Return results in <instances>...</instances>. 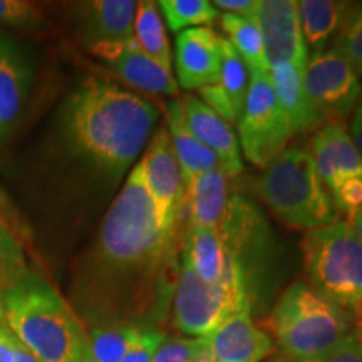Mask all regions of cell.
<instances>
[{
	"instance_id": "obj_1",
	"label": "cell",
	"mask_w": 362,
	"mask_h": 362,
	"mask_svg": "<svg viewBox=\"0 0 362 362\" xmlns=\"http://www.w3.org/2000/svg\"><path fill=\"white\" fill-rule=\"evenodd\" d=\"M180 262L178 232L161 226L136 163L76 260L72 297L96 325L131 324L173 298Z\"/></svg>"
},
{
	"instance_id": "obj_2",
	"label": "cell",
	"mask_w": 362,
	"mask_h": 362,
	"mask_svg": "<svg viewBox=\"0 0 362 362\" xmlns=\"http://www.w3.org/2000/svg\"><path fill=\"white\" fill-rule=\"evenodd\" d=\"M153 103L112 81L89 76L62 101L54 129V158L72 173L115 188L133 170L156 131Z\"/></svg>"
},
{
	"instance_id": "obj_3",
	"label": "cell",
	"mask_w": 362,
	"mask_h": 362,
	"mask_svg": "<svg viewBox=\"0 0 362 362\" xmlns=\"http://www.w3.org/2000/svg\"><path fill=\"white\" fill-rule=\"evenodd\" d=\"M0 309L17 341L39 362H81L84 325L37 267L0 291Z\"/></svg>"
},
{
	"instance_id": "obj_4",
	"label": "cell",
	"mask_w": 362,
	"mask_h": 362,
	"mask_svg": "<svg viewBox=\"0 0 362 362\" xmlns=\"http://www.w3.org/2000/svg\"><path fill=\"white\" fill-rule=\"evenodd\" d=\"M257 194L292 230H310L339 220L327 187L317 173L310 149L287 146L255 181Z\"/></svg>"
},
{
	"instance_id": "obj_5",
	"label": "cell",
	"mask_w": 362,
	"mask_h": 362,
	"mask_svg": "<svg viewBox=\"0 0 362 362\" xmlns=\"http://www.w3.org/2000/svg\"><path fill=\"white\" fill-rule=\"evenodd\" d=\"M272 332L287 362L317 359L351 332L347 310L320 296L309 284L296 282L275 304Z\"/></svg>"
},
{
	"instance_id": "obj_6",
	"label": "cell",
	"mask_w": 362,
	"mask_h": 362,
	"mask_svg": "<svg viewBox=\"0 0 362 362\" xmlns=\"http://www.w3.org/2000/svg\"><path fill=\"white\" fill-rule=\"evenodd\" d=\"M302 252L310 287L344 310L354 309L362 297V242L349 221L307 232Z\"/></svg>"
},
{
	"instance_id": "obj_7",
	"label": "cell",
	"mask_w": 362,
	"mask_h": 362,
	"mask_svg": "<svg viewBox=\"0 0 362 362\" xmlns=\"http://www.w3.org/2000/svg\"><path fill=\"white\" fill-rule=\"evenodd\" d=\"M171 302L175 327L188 337H206L245 302H250V297L243 280L203 282L192 267L181 260Z\"/></svg>"
},
{
	"instance_id": "obj_8",
	"label": "cell",
	"mask_w": 362,
	"mask_h": 362,
	"mask_svg": "<svg viewBox=\"0 0 362 362\" xmlns=\"http://www.w3.org/2000/svg\"><path fill=\"white\" fill-rule=\"evenodd\" d=\"M240 149L252 165L265 168L288 146L292 133L274 93L270 74L250 72V84L237 123Z\"/></svg>"
},
{
	"instance_id": "obj_9",
	"label": "cell",
	"mask_w": 362,
	"mask_h": 362,
	"mask_svg": "<svg viewBox=\"0 0 362 362\" xmlns=\"http://www.w3.org/2000/svg\"><path fill=\"white\" fill-rule=\"evenodd\" d=\"M305 93L317 126L344 123L362 96L361 79L337 49L310 54L304 72Z\"/></svg>"
},
{
	"instance_id": "obj_10",
	"label": "cell",
	"mask_w": 362,
	"mask_h": 362,
	"mask_svg": "<svg viewBox=\"0 0 362 362\" xmlns=\"http://www.w3.org/2000/svg\"><path fill=\"white\" fill-rule=\"evenodd\" d=\"M138 166L161 226L168 232H176L185 200V180L166 126L155 131L138 160Z\"/></svg>"
},
{
	"instance_id": "obj_11",
	"label": "cell",
	"mask_w": 362,
	"mask_h": 362,
	"mask_svg": "<svg viewBox=\"0 0 362 362\" xmlns=\"http://www.w3.org/2000/svg\"><path fill=\"white\" fill-rule=\"evenodd\" d=\"M88 51L129 88L155 96H178L180 86L173 78V72L158 66L133 39L126 42L90 45Z\"/></svg>"
},
{
	"instance_id": "obj_12",
	"label": "cell",
	"mask_w": 362,
	"mask_h": 362,
	"mask_svg": "<svg viewBox=\"0 0 362 362\" xmlns=\"http://www.w3.org/2000/svg\"><path fill=\"white\" fill-rule=\"evenodd\" d=\"M250 17L264 35L269 66L280 61L307 66L309 52L302 37L296 0H257L255 12Z\"/></svg>"
},
{
	"instance_id": "obj_13",
	"label": "cell",
	"mask_w": 362,
	"mask_h": 362,
	"mask_svg": "<svg viewBox=\"0 0 362 362\" xmlns=\"http://www.w3.org/2000/svg\"><path fill=\"white\" fill-rule=\"evenodd\" d=\"M203 341L211 362H262L274 351L272 337L253 322L250 302H245Z\"/></svg>"
},
{
	"instance_id": "obj_14",
	"label": "cell",
	"mask_w": 362,
	"mask_h": 362,
	"mask_svg": "<svg viewBox=\"0 0 362 362\" xmlns=\"http://www.w3.org/2000/svg\"><path fill=\"white\" fill-rule=\"evenodd\" d=\"M175 47L180 88L198 90L216 83L221 67V35L210 27H193L176 34Z\"/></svg>"
},
{
	"instance_id": "obj_15",
	"label": "cell",
	"mask_w": 362,
	"mask_h": 362,
	"mask_svg": "<svg viewBox=\"0 0 362 362\" xmlns=\"http://www.w3.org/2000/svg\"><path fill=\"white\" fill-rule=\"evenodd\" d=\"M180 259L192 267L203 282L223 284L243 280L247 284L240 265L226 250L218 228L185 226L180 242Z\"/></svg>"
},
{
	"instance_id": "obj_16",
	"label": "cell",
	"mask_w": 362,
	"mask_h": 362,
	"mask_svg": "<svg viewBox=\"0 0 362 362\" xmlns=\"http://www.w3.org/2000/svg\"><path fill=\"white\" fill-rule=\"evenodd\" d=\"M136 12L138 2L134 0H90L78 4L74 21L84 47L133 39Z\"/></svg>"
},
{
	"instance_id": "obj_17",
	"label": "cell",
	"mask_w": 362,
	"mask_h": 362,
	"mask_svg": "<svg viewBox=\"0 0 362 362\" xmlns=\"http://www.w3.org/2000/svg\"><path fill=\"white\" fill-rule=\"evenodd\" d=\"M181 106L189 131L203 146L216 155L226 176L235 178L242 173V149L232 126L197 96H185L181 99Z\"/></svg>"
},
{
	"instance_id": "obj_18",
	"label": "cell",
	"mask_w": 362,
	"mask_h": 362,
	"mask_svg": "<svg viewBox=\"0 0 362 362\" xmlns=\"http://www.w3.org/2000/svg\"><path fill=\"white\" fill-rule=\"evenodd\" d=\"M310 153L317 173L329 192L342 181L362 176V156L346 123L320 126L312 138Z\"/></svg>"
},
{
	"instance_id": "obj_19",
	"label": "cell",
	"mask_w": 362,
	"mask_h": 362,
	"mask_svg": "<svg viewBox=\"0 0 362 362\" xmlns=\"http://www.w3.org/2000/svg\"><path fill=\"white\" fill-rule=\"evenodd\" d=\"M30 78L33 71L24 51L0 30V146L22 116Z\"/></svg>"
},
{
	"instance_id": "obj_20",
	"label": "cell",
	"mask_w": 362,
	"mask_h": 362,
	"mask_svg": "<svg viewBox=\"0 0 362 362\" xmlns=\"http://www.w3.org/2000/svg\"><path fill=\"white\" fill-rule=\"evenodd\" d=\"M248 84H250V71L233 45L221 37L220 76L215 84L198 89V98L232 126L238 123L245 106Z\"/></svg>"
},
{
	"instance_id": "obj_21",
	"label": "cell",
	"mask_w": 362,
	"mask_h": 362,
	"mask_svg": "<svg viewBox=\"0 0 362 362\" xmlns=\"http://www.w3.org/2000/svg\"><path fill=\"white\" fill-rule=\"evenodd\" d=\"M305 66L291 61H280L270 66V81L274 93L282 107L292 136L317 131L319 126L312 115L304 83Z\"/></svg>"
},
{
	"instance_id": "obj_22",
	"label": "cell",
	"mask_w": 362,
	"mask_h": 362,
	"mask_svg": "<svg viewBox=\"0 0 362 362\" xmlns=\"http://www.w3.org/2000/svg\"><path fill=\"white\" fill-rule=\"evenodd\" d=\"M228 176L214 170L185 181V200L181 211H187V225L216 228L228 205Z\"/></svg>"
},
{
	"instance_id": "obj_23",
	"label": "cell",
	"mask_w": 362,
	"mask_h": 362,
	"mask_svg": "<svg viewBox=\"0 0 362 362\" xmlns=\"http://www.w3.org/2000/svg\"><path fill=\"white\" fill-rule=\"evenodd\" d=\"M354 4L339 0H300L297 2L302 37L307 52L315 54L336 42Z\"/></svg>"
},
{
	"instance_id": "obj_24",
	"label": "cell",
	"mask_w": 362,
	"mask_h": 362,
	"mask_svg": "<svg viewBox=\"0 0 362 362\" xmlns=\"http://www.w3.org/2000/svg\"><path fill=\"white\" fill-rule=\"evenodd\" d=\"M166 129L173 144L176 160L180 163L183 180L188 181L194 176L214 170H223L216 155L198 141L187 126L183 116V106L180 99L166 103Z\"/></svg>"
},
{
	"instance_id": "obj_25",
	"label": "cell",
	"mask_w": 362,
	"mask_h": 362,
	"mask_svg": "<svg viewBox=\"0 0 362 362\" xmlns=\"http://www.w3.org/2000/svg\"><path fill=\"white\" fill-rule=\"evenodd\" d=\"M133 40L141 51L163 69L173 72V54L166 35L165 22L156 2L141 0L136 12Z\"/></svg>"
},
{
	"instance_id": "obj_26",
	"label": "cell",
	"mask_w": 362,
	"mask_h": 362,
	"mask_svg": "<svg viewBox=\"0 0 362 362\" xmlns=\"http://www.w3.org/2000/svg\"><path fill=\"white\" fill-rule=\"evenodd\" d=\"M221 30L226 34V40L242 57L250 72H265L269 74L270 66L267 61L264 35L259 24L250 16H235V13H221Z\"/></svg>"
},
{
	"instance_id": "obj_27",
	"label": "cell",
	"mask_w": 362,
	"mask_h": 362,
	"mask_svg": "<svg viewBox=\"0 0 362 362\" xmlns=\"http://www.w3.org/2000/svg\"><path fill=\"white\" fill-rule=\"evenodd\" d=\"M146 324H106L86 330L81 362H121Z\"/></svg>"
},
{
	"instance_id": "obj_28",
	"label": "cell",
	"mask_w": 362,
	"mask_h": 362,
	"mask_svg": "<svg viewBox=\"0 0 362 362\" xmlns=\"http://www.w3.org/2000/svg\"><path fill=\"white\" fill-rule=\"evenodd\" d=\"M156 6L171 33L176 34L193 27H206L220 19V12L208 0H160Z\"/></svg>"
},
{
	"instance_id": "obj_29",
	"label": "cell",
	"mask_w": 362,
	"mask_h": 362,
	"mask_svg": "<svg viewBox=\"0 0 362 362\" xmlns=\"http://www.w3.org/2000/svg\"><path fill=\"white\" fill-rule=\"evenodd\" d=\"M29 267L24 247L0 208V291L19 279Z\"/></svg>"
},
{
	"instance_id": "obj_30",
	"label": "cell",
	"mask_w": 362,
	"mask_h": 362,
	"mask_svg": "<svg viewBox=\"0 0 362 362\" xmlns=\"http://www.w3.org/2000/svg\"><path fill=\"white\" fill-rule=\"evenodd\" d=\"M334 49L349 61L352 69L362 79V4H354L346 24L339 33Z\"/></svg>"
},
{
	"instance_id": "obj_31",
	"label": "cell",
	"mask_w": 362,
	"mask_h": 362,
	"mask_svg": "<svg viewBox=\"0 0 362 362\" xmlns=\"http://www.w3.org/2000/svg\"><path fill=\"white\" fill-rule=\"evenodd\" d=\"M151 362H211L203 337H166Z\"/></svg>"
},
{
	"instance_id": "obj_32",
	"label": "cell",
	"mask_w": 362,
	"mask_h": 362,
	"mask_svg": "<svg viewBox=\"0 0 362 362\" xmlns=\"http://www.w3.org/2000/svg\"><path fill=\"white\" fill-rule=\"evenodd\" d=\"M40 8L27 0H0V25L30 30L40 25Z\"/></svg>"
},
{
	"instance_id": "obj_33",
	"label": "cell",
	"mask_w": 362,
	"mask_h": 362,
	"mask_svg": "<svg viewBox=\"0 0 362 362\" xmlns=\"http://www.w3.org/2000/svg\"><path fill=\"white\" fill-rule=\"evenodd\" d=\"M329 193L332 197L337 214L344 215L351 221L362 208V176L342 181Z\"/></svg>"
},
{
	"instance_id": "obj_34",
	"label": "cell",
	"mask_w": 362,
	"mask_h": 362,
	"mask_svg": "<svg viewBox=\"0 0 362 362\" xmlns=\"http://www.w3.org/2000/svg\"><path fill=\"white\" fill-rule=\"evenodd\" d=\"M166 339V334L163 330L153 327V325H143L139 330L136 341L131 344V347L126 352L121 362H151L153 356L161 342Z\"/></svg>"
},
{
	"instance_id": "obj_35",
	"label": "cell",
	"mask_w": 362,
	"mask_h": 362,
	"mask_svg": "<svg viewBox=\"0 0 362 362\" xmlns=\"http://www.w3.org/2000/svg\"><path fill=\"white\" fill-rule=\"evenodd\" d=\"M304 362H362V341L354 332H349L325 354Z\"/></svg>"
},
{
	"instance_id": "obj_36",
	"label": "cell",
	"mask_w": 362,
	"mask_h": 362,
	"mask_svg": "<svg viewBox=\"0 0 362 362\" xmlns=\"http://www.w3.org/2000/svg\"><path fill=\"white\" fill-rule=\"evenodd\" d=\"M16 342L17 339L8 327L6 317L0 309V362H13L16 361Z\"/></svg>"
},
{
	"instance_id": "obj_37",
	"label": "cell",
	"mask_w": 362,
	"mask_h": 362,
	"mask_svg": "<svg viewBox=\"0 0 362 362\" xmlns=\"http://www.w3.org/2000/svg\"><path fill=\"white\" fill-rule=\"evenodd\" d=\"M216 11H225V13L235 16H253L257 7V0H214Z\"/></svg>"
},
{
	"instance_id": "obj_38",
	"label": "cell",
	"mask_w": 362,
	"mask_h": 362,
	"mask_svg": "<svg viewBox=\"0 0 362 362\" xmlns=\"http://www.w3.org/2000/svg\"><path fill=\"white\" fill-rule=\"evenodd\" d=\"M349 133H351L352 141H354V144H356L357 151H359L362 156V96L359 99V103H357L354 116H352Z\"/></svg>"
},
{
	"instance_id": "obj_39",
	"label": "cell",
	"mask_w": 362,
	"mask_h": 362,
	"mask_svg": "<svg viewBox=\"0 0 362 362\" xmlns=\"http://www.w3.org/2000/svg\"><path fill=\"white\" fill-rule=\"evenodd\" d=\"M13 362H39V361L35 359V357L30 354V352L27 351L19 341H17L16 342V361Z\"/></svg>"
},
{
	"instance_id": "obj_40",
	"label": "cell",
	"mask_w": 362,
	"mask_h": 362,
	"mask_svg": "<svg viewBox=\"0 0 362 362\" xmlns=\"http://www.w3.org/2000/svg\"><path fill=\"white\" fill-rule=\"evenodd\" d=\"M349 223L352 225V228H354L356 235L359 237V240L362 242V208L359 211H357L356 216L349 221Z\"/></svg>"
},
{
	"instance_id": "obj_41",
	"label": "cell",
	"mask_w": 362,
	"mask_h": 362,
	"mask_svg": "<svg viewBox=\"0 0 362 362\" xmlns=\"http://www.w3.org/2000/svg\"><path fill=\"white\" fill-rule=\"evenodd\" d=\"M354 317H356V322H362V297L359 298V302H357L354 309Z\"/></svg>"
},
{
	"instance_id": "obj_42",
	"label": "cell",
	"mask_w": 362,
	"mask_h": 362,
	"mask_svg": "<svg viewBox=\"0 0 362 362\" xmlns=\"http://www.w3.org/2000/svg\"><path fill=\"white\" fill-rule=\"evenodd\" d=\"M270 362H285L282 357H277V359H274V361H270Z\"/></svg>"
}]
</instances>
